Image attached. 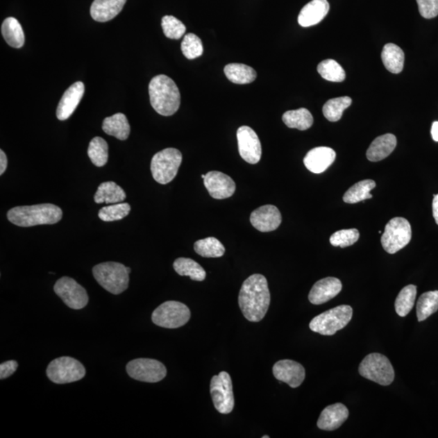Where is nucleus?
I'll return each mask as SVG.
<instances>
[{
    "mask_svg": "<svg viewBox=\"0 0 438 438\" xmlns=\"http://www.w3.org/2000/svg\"><path fill=\"white\" fill-rule=\"evenodd\" d=\"M182 162V153L175 148H167L156 153L151 161L153 179L167 185L175 179Z\"/></svg>",
    "mask_w": 438,
    "mask_h": 438,
    "instance_id": "423d86ee",
    "label": "nucleus"
},
{
    "mask_svg": "<svg viewBox=\"0 0 438 438\" xmlns=\"http://www.w3.org/2000/svg\"><path fill=\"white\" fill-rule=\"evenodd\" d=\"M336 153L333 149L325 146L312 149L304 158L308 170L314 174H321L332 165L335 160Z\"/></svg>",
    "mask_w": 438,
    "mask_h": 438,
    "instance_id": "aec40b11",
    "label": "nucleus"
},
{
    "mask_svg": "<svg viewBox=\"0 0 438 438\" xmlns=\"http://www.w3.org/2000/svg\"><path fill=\"white\" fill-rule=\"evenodd\" d=\"M176 272L181 276H189L192 280L203 281L206 278V272L201 264L190 258H180L173 264Z\"/></svg>",
    "mask_w": 438,
    "mask_h": 438,
    "instance_id": "7c9ffc66",
    "label": "nucleus"
},
{
    "mask_svg": "<svg viewBox=\"0 0 438 438\" xmlns=\"http://www.w3.org/2000/svg\"><path fill=\"white\" fill-rule=\"evenodd\" d=\"M210 394L216 410L221 414L233 411L235 399L232 378L227 372H221L211 379Z\"/></svg>",
    "mask_w": 438,
    "mask_h": 438,
    "instance_id": "9b49d317",
    "label": "nucleus"
},
{
    "mask_svg": "<svg viewBox=\"0 0 438 438\" xmlns=\"http://www.w3.org/2000/svg\"><path fill=\"white\" fill-rule=\"evenodd\" d=\"M201 178H202V179H205V175H201Z\"/></svg>",
    "mask_w": 438,
    "mask_h": 438,
    "instance_id": "09e8293b",
    "label": "nucleus"
},
{
    "mask_svg": "<svg viewBox=\"0 0 438 438\" xmlns=\"http://www.w3.org/2000/svg\"><path fill=\"white\" fill-rule=\"evenodd\" d=\"M283 121L288 128H296L301 131L309 129L314 124V117L310 110L301 108L294 110H288L283 115Z\"/></svg>",
    "mask_w": 438,
    "mask_h": 438,
    "instance_id": "c756f323",
    "label": "nucleus"
},
{
    "mask_svg": "<svg viewBox=\"0 0 438 438\" xmlns=\"http://www.w3.org/2000/svg\"><path fill=\"white\" fill-rule=\"evenodd\" d=\"M382 60L386 69L391 74H398L403 69L404 52L401 47L393 43L385 45L382 52Z\"/></svg>",
    "mask_w": 438,
    "mask_h": 438,
    "instance_id": "bb28decb",
    "label": "nucleus"
},
{
    "mask_svg": "<svg viewBox=\"0 0 438 438\" xmlns=\"http://www.w3.org/2000/svg\"><path fill=\"white\" fill-rule=\"evenodd\" d=\"M432 215L433 218L435 219L436 224L438 225V194L433 196Z\"/></svg>",
    "mask_w": 438,
    "mask_h": 438,
    "instance_id": "49530a36",
    "label": "nucleus"
},
{
    "mask_svg": "<svg viewBox=\"0 0 438 438\" xmlns=\"http://www.w3.org/2000/svg\"><path fill=\"white\" fill-rule=\"evenodd\" d=\"M273 373L278 381L287 383L292 388L299 387L305 378V368L291 360L278 361L273 365Z\"/></svg>",
    "mask_w": 438,
    "mask_h": 438,
    "instance_id": "2eb2a0df",
    "label": "nucleus"
},
{
    "mask_svg": "<svg viewBox=\"0 0 438 438\" xmlns=\"http://www.w3.org/2000/svg\"><path fill=\"white\" fill-rule=\"evenodd\" d=\"M149 94L153 108L163 117H171L180 108V90L169 76H155L149 85Z\"/></svg>",
    "mask_w": 438,
    "mask_h": 438,
    "instance_id": "f03ea898",
    "label": "nucleus"
},
{
    "mask_svg": "<svg viewBox=\"0 0 438 438\" xmlns=\"http://www.w3.org/2000/svg\"><path fill=\"white\" fill-rule=\"evenodd\" d=\"M130 211H131V206L129 204L120 202V203L103 207L99 210V217L104 222H113V221L124 219L129 214Z\"/></svg>",
    "mask_w": 438,
    "mask_h": 438,
    "instance_id": "58836bf2",
    "label": "nucleus"
},
{
    "mask_svg": "<svg viewBox=\"0 0 438 438\" xmlns=\"http://www.w3.org/2000/svg\"><path fill=\"white\" fill-rule=\"evenodd\" d=\"M317 71L322 78L332 83H342L346 78L345 71L343 67L334 60H326L320 62L317 66Z\"/></svg>",
    "mask_w": 438,
    "mask_h": 438,
    "instance_id": "4c0bfd02",
    "label": "nucleus"
},
{
    "mask_svg": "<svg viewBox=\"0 0 438 438\" xmlns=\"http://www.w3.org/2000/svg\"><path fill=\"white\" fill-rule=\"evenodd\" d=\"M2 35L9 46L21 48L25 44V33L16 18L8 17L1 27Z\"/></svg>",
    "mask_w": 438,
    "mask_h": 438,
    "instance_id": "cd10ccee",
    "label": "nucleus"
},
{
    "mask_svg": "<svg viewBox=\"0 0 438 438\" xmlns=\"http://www.w3.org/2000/svg\"><path fill=\"white\" fill-rule=\"evenodd\" d=\"M62 211L53 204L17 206L8 211V219L18 227L56 224L62 219Z\"/></svg>",
    "mask_w": 438,
    "mask_h": 438,
    "instance_id": "7ed1b4c3",
    "label": "nucleus"
},
{
    "mask_svg": "<svg viewBox=\"0 0 438 438\" xmlns=\"http://www.w3.org/2000/svg\"><path fill=\"white\" fill-rule=\"evenodd\" d=\"M416 297V287L408 285L403 287L396 301V311L398 316L406 317L413 309Z\"/></svg>",
    "mask_w": 438,
    "mask_h": 438,
    "instance_id": "c9c22d12",
    "label": "nucleus"
},
{
    "mask_svg": "<svg viewBox=\"0 0 438 438\" xmlns=\"http://www.w3.org/2000/svg\"><path fill=\"white\" fill-rule=\"evenodd\" d=\"M103 130L110 136L125 141L129 137L130 125L123 113H117L104 119Z\"/></svg>",
    "mask_w": 438,
    "mask_h": 438,
    "instance_id": "a878e982",
    "label": "nucleus"
},
{
    "mask_svg": "<svg viewBox=\"0 0 438 438\" xmlns=\"http://www.w3.org/2000/svg\"><path fill=\"white\" fill-rule=\"evenodd\" d=\"M88 155L96 167H102L108 161V144L102 137H94L90 142Z\"/></svg>",
    "mask_w": 438,
    "mask_h": 438,
    "instance_id": "e433bc0d",
    "label": "nucleus"
},
{
    "mask_svg": "<svg viewBox=\"0 0 438 438\" xmlns=\"http://www.w3.org/2000/svg\"><path fill=\"white\" fill-rule=\"evenodd\" d=\"M194 249L200 256L208 258L223 257L225 253L223 244L214 237L197 240L194 244Z\"/></svg>",
    "mask_w": 438,
    "mask_h": 438,
    "instance_id": "72a5a7b5",
    "label": "nucleus"
},
{
    "mask_svg": "<svg viewBox=\"0 0 438 438\" xmlns=\"http://www.w3.org/2000/svg\"><path fill=\"white\" fill-rule=\"evenodd\" d=\"M126 369L130 377L140 382L155 383L167 376L165 365L153 359L133 360L127 364Z\"/></svg>",
    "mask_w": 438,
    "mask_h": 438,
    "instance_id": "f8f14e48",
    "label": "nucleus"
},
{
    "mask_svg": "<svg viewBox=\"0 0 438 438\" xmlns=\"http://www.w3.org/2000/svg\"><path fill=\"white\" fill-rule=\"evenodd\" d=\"M250 222L260 232H273L280 226L282 215L276 206L263 205L253 212L250 216Z\"/></svg>",
    "mask_w": 438,
    "mask_h": 438,
    "instance_id": "f3484780",
    "label": "nucleus"
},
{
    "mask_svg": "<svg viewBox=\"0 0 438 438\" xmlns=\"http://www.w3.org/2000/svg\"><path fill=\"white\" fill-rule=\"evenodd\" d=\"M269 436H263L262 438H269Z\"/></svg>",
    "mask_w": 438,
    "mask_h": 438,
    "instance_id": "8fccbe9b",
    "label": "nucleus"
},
{
    "mask_svg": "<svg viewBox=\"0 0 438 438\" xmlns=\"http://www.w3.org/2000/svg\"><path fill=\"white\" fill-rule=\"evenodd\" d=\"M432 137L435 142H438V121L433 122L431 129Z\"/></svg>",
    "mask_w": 438,
    "mask_h": 438,
    "instance_id": "de8ad7c7",
    "label": "nucleus"
},
{
    "mask_svg": "<svg viewBox=\"0 0 438 438\" xmlns=\"http://www.w3.org/2000/svg\"><path fill=\"white\" fill-rule=\"evenodd\" d=\"M8 167V158L2 150L0 151V175H3L6 171Z\"/></svg>",
    "mask_w": 438,
    "mask_h": 438,
    "instance_id": "a18cd8bd",
    "label": "nucleus"
},
{
    "mask_svg": "<svg viewBox=\"0 0 438 438\" xmlns=\"http://www.w3.org/2000/svg\"><path fill=\"white\" fill-rule=\"evenodd\" d=\"M412 228L406 219L394 218L385 228L381 242L382 247L389 254H394L410 243Z\"/></svg>",
    "mask_w": 438,
    "mask_h": 438,
    "instance_id": "9d476101",
    "label": "nucleus"
},
{
    "mask_svg": "<svg viewBox=\"0 0 438 438\" xmlns=\"http://www.w3.org/2000/svg\"><path fill=\"white\" fill-rule=\"evenodd\" d=\"M56 294L72 310H81L88 305L89 296L85 289L74 279L62 277L54 286Z\"/></svg>",
    "mask_w": 438,
    "mask_h": 438,
    "instance_id": "ddd939ff",
    "label": "nucleus"
},
{
    "mask_svg": "<svg viewBox=\"0 0 438 438\" xmlns=\"http://www.w3.org/2000/svg\"><path fill=\"white\" fill-rule=\"evenodd\" d=\"M419 12L426 19L435 18L438 15V0H416Z\"/></svg>",
    "mask_w": 438,
    "mask_h": 438,
    "instance_id": "37998d69",
    "label": "nucleus"
},
{
    "mask_svg": "<svg viewBox=\"0 0 438 438\" xmlns=\"http://www.w3.org/2000/svg\"><path fill=\"white\" fill-rule=\"evenodd\" d=\"M162 28L166 37L171 40H180L186 32V26L184 24L173 16L162 17Z\"/></svg>",
    "mask_w": 438,
    "mask_h": 438,
    "instance_id": "a19ab883",
    "label": "nucleus"
},
{
    "mask_svg": "<svg viewBox=\"0 0 438 438\" xmlns=\"http://www.w3.org/2000/svg\"><path fill=\"white\" fill-rule=\"evenodd\" d=\"M330 4L327 0H312L302 8L298 17V22L302 27L317 25L328 14Z\"/></svg>",
    "mask_w": 438,
    "mask_h": 438,
    "instance_id": "4be33fe9",
    "label": "nucleus"
},
{
    "mask_svg": "<svg viewBox=\"0 0 438 438\" xmlns=\"http://www.w3.org/2000/svg\"><path fill=\"white\" fill-rule=\"evenodd\" d=\"M376 187V183L373 180H364L356 183L346 192L344 201L346 203L355 204L367 199H372L370 194L372 189Z\"/></svg>",
    "mask_w": 438,
    "mask_h": 438,
    "instance_id": "2f4dec72",
    "label": "nucleus"
},
{
    "mask_svg": "<svg viewBox=\"0 0 438 438\" xmlns=\"http://www.w3.org/2000/svg\"><path fill=\"white\" fill-rule=\"evenodd\" d=\"M126 196L121 187L113 181H108L99 185L94 195V201L98 204H117L123 202Z\"/></svg>",
    "mask_w": 438,
    "mask_h": 438,
    "instance_id": "393cba45",
    "label": "nucleus"
},
{
    "mask_svg": "<svg viewBox=\"0 0 438 438\" xmlns=\"http://www.w3.org/2000/svg\"><path fill=\"white\" fill-rule=\"evenodd\" d=\"M18 363L15 360H9L0 364V379L8 378L17 371Z\"/></svg>",
    "mask_w": 438,
    "mask_h": 438,
    "instance_id": "c03bdc74",
    "label": "nucleus"
},
{
    "mask_svg": "<svg viewBox=\"0 0 438 438\" xmlns=\"http://www.w3.org/2000/svg\"><path fill=\"white\" fill-rule=\"evenodd\" d=\"M131 269L118 262H104L93 268L94 277L105 290L114 295L126 291Z\"/></svg>",
    "mask_w": 438,
    "mask_h": 438,
    "instance_id": "20e7f679",
    "label": "nucleus"
},
{
    "mask_svg": "<svg viewBox=\"0 0 438 438\" xmlns=\"http://www.w3.org/2000/svg\"><path fill=\"white\" fill-rule=\"evenodd\" d=\"M204 185L214 199L222 200L232 196L235 192V183L229 176L220 171H210L205 175Z\"/></svg>",
    "mask_w": 438,
    "mask_h": 438,
    "instance_id": "dca6fc26",
    "label": "nucleus"
},
{
    "mask_svg": "<svg viewBox=\"0 0 438 438\" xmlns=\"http://www.w3.org/2000/svg\"><path fill=\"white\" fill-rule=\"evenodd\" d=\"M353 314V308L349 305L335 307L315 317L310 322V328L322 335H334L349 323Z\"/></svg>",
    "mask_w": 438,
    "mask_h": 438,
    "instance_id": "39448f33",
    "label": "nucleus"
},
{
    "mask_svg": "<svg viewBox=\"0 0 438 438\" xmlns=\"http://www.w3.org/2000/svg\"><path fill=\"white\" fill-rule=\"evenodd\" d=\"M224 72L228 79L235 84H249L257 78L256 71L243 64H229L225 67Z\"/></svg>",
    "mask_w": 438,
    "mask_h": 438,
    "instance_id": "c85d7f7f",
    "label": "nucleus"
},
{
    "mask_svg": "<svg viewBox=\"0 0 438 438\" xmlns=\"http://www.w3.org/2000/svg\"><path fill=\"white\" fill-rule=\"evenodd\" d=\"M361 376L382 386H389L394 379V370L386 356L379 353L369 354L360 363Z\"/></svg>",
    "mask_w": 438,
    "mask_h": 438,
    "instance_id": "0eeeda50",
    "label": "nucleus"
},
{
    "mask_svg": "<svg viewBox=\"0 0 438 438\" xmlns=\"http://www.w3.org/2000/svg\"><path fill=\"white\" fill-rule=\"evenodd\" d=\"M85 94V85L81 81L71 85L65 91L58 105L56 117L60 120L69 119L75 112Z\"/></svg>",
    "mask_w": 438,
    "mask_h": 438,
    "instance_id": "6ab92c4d",
    "label": "nucleus"
},
{
    "mask_svg": "<svg viewBox=\"0 0 438 438\" xmlns=\"http://www.w3.org/2000/svg\"><path fill=\"white\" fill-rule=\"evenodd\" d=\"M127 0H94L90 8V15L94 21L107 22L122 11Z\"/></svg>",
    "mask_w": 438,
    "mask_h": 438,
    "instance_id": "5701e85b",
    "label": "nucleus"
},
{
    "mask_svg": "<svg viewBox=\"0 0 438 438\" xmlns=\"http://www.w3.org/2000/svg\"><path fill=\"white\" fill-rule=\"evenodd\" d=\"M349 412L344 404L335 403L321 412L317 427L322 430L333 431L339 428L348 418Z\"/></svg>",
    "mask_w": 438,
    "mask_h": 438,
    "instance_id": "412c9836",
    "label": "nucleus"
},
{
    "mask_svg": "<svg viewBox=\"0 0 438 438\" xmlns=\"http://www.w3.org/2000/svg\"><path fill=\"white\" fill-rule=\"evenodd\" d=\"M353 103L350 97H340L327 101L322 112L324 117L330 122H337L343 117L344 110Z\"/></svg>",
    "mask_w": 438,
    "mask_h": 438,
    "instance_id": "f704fd0d",
    "label": "nucleus"
},
{
    "mask_svg": "<svg viewBox=\"0 0 438 438\" xmlns=\"http://www.w3.org/2000/svg\"><path fill=\"white\" fill-rule=\"evenodd\" d=\"M183 54L189 60H194L203 53V44L194 33H187L181 43Z\"/></svg>",
    "mask_w": 438,
    "mask_h": 438,
    "instance_id": "ea45409f",
    "label": "nucleus"
},
{
    "mask_svg": "<svg viewBox=\"0 0 438 438\" xmlns=\"http://www.w3.org/2000/svg\"><path fill=\"white\" fill-rule=\"evenodd\" d=\"M191 312L185 304L178 301H167L153 312L152 321L167 329H176L187 323Z\"/></svg>",
    "mask_w": 438,
    "mask_h": 438,
    "instance_id": "1a4fd4ad",
    "label": "nucleus"
},
{
    "mask_svg": "<svg viewBox=\"0 0 438 438\" xmlns=\"http://www.w3.org/2000/svg\"><path fill=\"white\" fill-rule=\"evenodd\" d=\"M237 141L240 156L250 165H256L261 160L262 144L258 134L249 126L237 130Z\"/></svg>",
    "mask_w": 438,
    "mask_h": 438,
    "instance_id": "4468645a",
    "label": "nucleus"
},
{
    "mask_svg": "<svg viewBox=\"0 0 438 438\" xmlns=\"http://www.w3.org/2000/svg\"><path fill=\"white\" fill-rule=\"evenodd\" d=\"M339 279L328 277L317 281L311 289L309 300L312 305H320L333 299L342 290Z\"/></svg>",
    "mask_w": 438,
    "mask_h": 438,
    "instance_id": "a211bd4d",
    "label": "nucleus"
},
{
    "mask_svg": "<svg viewBox=\"0 0 438 438\" xmlns=\"http://www.w3.org/2000/svg\"><path fill=\"white\" fill-rule=\"evenodd\" d=\"M438 310V291L423 293L418 300L416 315L419 321H423Z\"/></svg>",
    "mask_w": 438,
    "mask_h": 438,
    "instance_id": "473e14b6",
    "label": "nucleus"
},
{
    "mask_svg": "<svg viewBox=\"0 0 438 438\" xmlns=\"http://www.w3.org/2000/svg\"><path fill=\"white\" fill-rule=\"evenodd\" d=\"M84 365L78 360L62 356L48 365L47 375L52 382L67 384L80 381L85 376Z\"/></svg>",
    "mask_w": 438,
    "mask_h": 438,
    "instance_id": "6e6552de",
    "label": "nucleus"
},
{
    "mask_svg": "<svg viewBox=\"0 0 438 438\" xmlns=\"http://www.w3.org/2000/svg\"><path fill=\"white\" fill-rule=\"evenodd\" d=\"M397 139L394 135L387 133L374 140L368 149L367 155L369 161L379 162L385 160L394 151Z\"/></svg>",
    "mask_w": 438,
    "mask_h": 438,
    "instance_id": "b1692460",
    "label": "nucleus"
},
{
    "mask_svg": "<svg viewBox=\"0 0 438 438\" xmlns=\"http://www.w3.org/2000/svg\"><path fill=\"white\" fill-rule=\"evenodd\" d=\"M360 233L357 229L340 230L331 235L330 242L335 247L346 248L358 242Z\"/></svg>",
    "mask_w": 438,
    "mask_h": 438,
    "instance_id": "79ce46f5",
    "label": "nucleus"
},
{
    "mask_svg": "<svg viewBox=\"0 0 438 438\" xmlns=\"http://www.w3.org/2000/svg\"><path fill=\"white\" fill-rule=\"evenodd\" d=\"M271 304V292L266 277L255 273L243 283L239 295V305L245 319L252 322L262 321Z\"/></svg>",
    "mask_w": 438,
    "mask_h": 438,
    "instance_id": "f257e3e1",
    "label": "nucleus"
}]
</instances>
